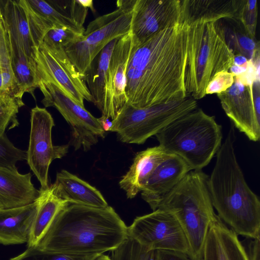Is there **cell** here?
Listing matches in <instances>:
<instances>
[{"label":"cell","mask_w":260,"mask_h":260,"mask_svg":"<svg viewBox=\"0 0 260 260\" xmlns=\"http://www.w3.org/2000/svg\"><path fill=\"white\" fill-rule=\"evenodd\" d=\"M189 26L179 23L134 45L126 71L127 103L143 108L186 96L184 86Z\"/></svg>","instance_id":"cell-1"},{"label":"cell","mask_w":260,"mask_h":260,"mask_svg":"<svg viewBox=\"0 0 260 260\" xmlns=\"http://www.w3.org/2000/svg\"><path fill=\"white\" fill-rule=\"evenodd\" d=\"M127 237V226L111 206L68 203L35 246L53 253L99 255L115 249Z\"/></svg>","instance_id":"cell-2"},{"label":"cell","mask_w":260,"mask_h":260,"mask_svg":"<svg viewBox=\"0 0 260 260\" xmlns=\"http://www.w3.org/2000/svg\"><path fill=\"white\" fill-rule=\"evenodd\" d=\"M232 124L216 154L208 177V186L217 215L237 235L260 237V201L247 184L238 162L234 147L236 134Z\"/></svg>","instance_id":"cell-3"},{"label":"cell","mask_w":260,"mask_h":260,"mask_svg":"<svg viewBox=\"0 0 260 260\" xmlns=\"http://www.w3.org/2000/svg\"><path fill=\"white\" fill-rule=\"evenodd\" d=\"M208 177L202 170L189 171L158 206L172 213L179 221L192 260H202L209 230L217 216L209 189Z\"/></svg>","instance_id":"cell-4"},{"label":"cell","mask_w":260,"mask_h":260,"mask_svg":"<svg viewBox=\"0 0 260 260\" xmlns=\"http://www.w3.org/2000/svg\"><path fill=\"white\" fill-rule=\"evenodd\" d=\"M234 56L219 20L190 25L184 72L186 95L196 101L204 98L209 83L218 73L229 72Z\"/></svg>","instance_id":"cell-5"},{"label":"cell","mask_w":260,"mask_h":260,"mask_svg":"<svg viewBox=\"0 0 260 260\" xmlns=\"http://www.w3.org/2000/svg\"><path fill=\"white\" fill-rule=\"evenodd\" d=\"M221 126L199 107L177 118L156 135L159 145L180 157L190 170H202L216 154Z\"/></svg>","instance_id":"cell-6"},{"label":"cell","mask_w":260,"mask_h":260,"mask_svg":"<svg viewBox=\"0 0 260 260\" xmlns=\"http://www.w3.org/2000/svg\"><path fill=\"white\" fill-rule=\"evenodd\" d=\"M198 107L197 101L189 95L143 108L126 103L112 120L110 132H115L122 142L142 144L171 122Z\"/></svg>","instance_id":"cell-7"},{"label":"cell","mask_w":260,"mask_h":260,"mask_svg":"<svg viewBox=\"0 0 260 260\" xmlns=\"http://www.w3.org/2000/svg\"><path fill=\"white\" fill-rule=\"evenodd\" d=\"M135 2L136 0L117 1L116 10L91 21L81 38L64 48L84 80L85 73L96 55L109 43L131 31Z\"/></svg>","instance_id":"cell-8"},{"label":"cell","mask_w":260,"mask_h":260,"mask_svg":"<svg viewBox=\"0 0 260 260\" xmlns=\"http://www.w3.org/2000/svg\"><path fill=\"white\" fill-rule=\"evenodd\" d=\"M38 88L44 96L41 103L45 107L56 108L71 128V142L76 150L85 151L96 144L105 132L98 118L71 99L59 86L51 82L40 81Z\"/></svg>","instance_id":"cell-9"},{"label":"cell","mask_w":260,"mask_h":260,"mask_svg":"<svg viewBox=\"0 0 260 260\" xmlns=\"http://www.w3.org/2000/svg\"><path fill=\"white\" fill-rule=\"evenodd\" d=\"M128 235L150 250L180 252L189 257L188 243L176 218L158 208L152 213L136 217L127 227Z\"/></svg>","instance_id":"cell-10"},{"label":"cell","mask_w":260,"mask_h":260,"mask_svg":"<svg viewBox=\"0 0 260 260\" xmlns=\"http://www.w3.org/2000/svg\"><path fill=\"white\" fill-rule=\"evenodd\" d=\"M30 121L26 160L40 183V190H44L49 187L48 171L51 162L66 155L69 146L53 145L51 132L55 124L51 115L45 108L36 106L31 109Z\"/></svg>","instance_id":"cell-11"},{"label":"cell","mask_w":260,"mask_h":260,"mask_svg":"<svg viewBox=\"0 0 260 260\" xmlns=\"http://www.w3.org/2000/svg\"><path fill=\"white\" fill-rule=\"evenodd\" d=\"M35 62L39 82L43 81L55 83L82 107H84V100L93 102L84 80L64 48H49L41 44L36 52Z\"/></svg>","instance_id":"cell-12"},{"label":"cell","mask_w":260,"mask_h":260,"mask_svg":"<svg viewBox=\"0 0 260 260\" xmlns=\"http://www.w3.org/2000/svg\"><path fill=\"white\" fill-rule=\"evenodd\" d=\"M180 0H136L131 27L133 44H141L180 23Z\"/></svg>","instance_id":"cell-13"},{"label":"cell","mask_w":260,"mask_h":260,"mask_svg":"<svg viewBox=\"0 0 260 260\" xmlns=\"http://www.w3.org/2000/svg\"><path fill=\"white\" fill-rule=\"evenodd\" d=\"M254 81L241 76H235L232 85L217 95L234 126L250 141L256 142L260 138V123L256 119L254 109Z\"/></svg>","instance_id":"cell-14"},{"label":"cell","mask_w":260,"mask_h":260,"mask_svg":"<svg viewBox=\"0 0 260 260\" xmlns=\"http://www.w3.org/2000/svg\"><path fill=\"white\" fill-rule=\"evenodd\" d=\"M109 43L94 58L84 74V80L94 105L102 116L114 120L112 97L109 79V64L118 39Z\"/></svg>","instance_id":"cell-15"},{"label":"cell","mask_w":260,"mask_h":260,"mask_svg":"<svg viewBox=\"0 0 260 260\" xmlns=\"http://www.w3.org/2000/svg\"><path fill=\"white\" fill-rule=\"evenodd\" d=\"M190 171L180 157L169 153L146 181L141 191L143 199L153 211L156 210L163 198Z\"/></svg>","instance_id":"cell-16"},{"label":"cell","mask_w":260,"mask_h":260,"mask_svg":"<svg viewBox=\"0 0 260 260\" xmlns=\"http://www.w3.org/2000/svg\"><path fill=\"white\" fill-rule=\"evenodd\" d=\"M202 260H250L238 235L217 215L210 225Z\"/></svg>","instance_id":"cell-17"},{"label":"cell","mask_w":260,"mask_h":260,"mask_svg":"<svg viewBox=\"0 0 260 260\" xmlns=\"http://www.w3.org/2000/svg\"><path fill=\"white\" fill-rule=\"evenodd\" d=\"M30 173L24 174L0 167V209L22 207L34 203L41 191L31 182Z\"/></svg>","instance_id":"cell-18"},{"label":"cell","mask_w":260,"mask_h":260,"mask_svg":"<svg viewBox=\"0 0 260 260\" xmlns=\"http://www.w3.org/2000/svg\"><path fill=\"white\" fill-rule=\"evenodd\" d=\"M49 187L54 195L70 203L96 208L109 206L96 188L65 170L57 173L55 181Z\"/></svg>","instance_id":"cell-19"},{"label":"cell","mask_w":260,"mask_h":260,"mask_svg":"<svg viewBox=\"0 0 260 260\" xmlns=\"http://www.w3.org/2000/svg\"><path fill=\"white\" fill-rule=\"evenodd\" d=\"M243 0H180V23L188 26L198 22L236 18Z\"/></svg>","instance_id":"cell-20"},{"label":"cell","mask_w":260,"mask_h":260,"mask_svg":"<svg viewBox=\"0 0 260 260\" xmlns=\"http://www.w3.org/2000/svg\"><path fill=\"white\" fill-rule=\"evenodd\" d=\"M132 47V35L130 31L118 39L109 61V84L115 118L127 103L125 92L126 71Z\"/></svg>","instance_id":"cell-21"},{"label":"cell","mask_w":260,"mask_h":260,"mask_svg":"<svg viewBox=\"0 0 260 260\" xmlns=\"http://www.w3.org/2000/svg\"><path fill=\"white\" fill-rule=\"evenodd\" d=\"M38 207L37 199L28 205L0 209V243L6 245L27 243Z\"/></svg>","instance_id":"cell-22"},{"label":"cell","mask_w":260,"mask_h":260,"mask_svg":"<svg viewBox=\"0 0 260 260\" xmlns=\"http://www.w3.org/2000/svg\"><path fill=\"white\" fill-rule=\"evenodd\" d=\"M168 154L159 145L137 154L128 171L119 183L128 199L134 198L142 191L149 176Z\"/></svg>","instance_id":"cell-23"},{"label":"cell","mask_w":260,"mask_h":260,"mask_svg":"<svg viewBox=\"0 0 260 260\" xmlns=\"http://www.w3.org/2000/svg\"><path fill=\"white\" fill-rule=\"evenodd\" d=\"M0 11L9 36L21 48L36 69L35 47L24 12L18 1L0 0Z\"/></svg>","instance_id":"cell-24"},{"label":"cell","mask_w":260,"mask_h":260,"mask_svg":"<svg viewBox=\"0 0 260 260\" xmlns=\"http://www.w3.org/2000/svg\"><path fill=\"white\" fill-rule=\"evenodd\" d=\"M22 92L14 75L10 52L9 38L0 11V99L7 103L24 105Z\"/></svg>","instance_id":"cell-25"},{"label":"cell","mask_w":260,"mask_h":260,"mask_svg":"<svg viewBox=\"0 0 260 260\" xmlns=\"http://www.w3.org/2000/svg\"><path fill=\"white\" fill-rule=\"evenodd\" d=\"M219 21L223 29L225 41L234 55L244 56L255 67L259 66V43L256 38L247 32L238 19L224 18Z\"/></svg>","instance_id":"cell-26"},{"label":"cell","mask_w":260,"mask_h":260,"mask_svg":"<svg viewBox=\"0 0 260 260\" xmlns=\"http://www.w3.org/2000/svg\"><path fill=\"white\" fill-rule=\"evenodd\" d=\"M38 207L34 220L27 247L36 246L57 213L68 202L53 194L50 187L40 190Z\"/></svg>","instance_id":"cell-27"},{"label":"cell","mask_w":260,"mask_h":260,"mask_svg":"<svg viewBox=\"0 0 260 260\" xmlns=\"http://www.w3.org/2000/svg\"><path fill=\"white\" fill-rule=\"evenodd\" d=\"M25 14L35 47L42 43L46 32L55 27L50 16L49 4L43 0H19Z\"/></svg>","instance_id":"cell-28"},{"label":"cell","mask_w":260,"mask_h":260,"mask_svg":"<svg viewBox=\"0 0 260 260\" xmlns=\"http://www.w3.org/2000/svg\"><path fill=\"white\" fill-rule=\"evenodd\" d=\"M9 38L11 64L17 83L23 94L29 93L35 99L34 91L39 86L35 67L16 43Z\"/></svg>","instance_id":"cell-29"},{"label":"cell","mask_w":260,"mask_h":260,"mask_svg":"<svg viewBox=\"0 0 260 260\" xmlns=\"http://www.w3.org/2000/svg\"><path fill=\"white\" fill-rule=\"evenodd\" d=\"M111 252V260H155V251L149 250L128 235Z\"/></svg>","instance_id":"cell-30"},{"label":"cell","mask_w":260,"mask_h":260,"mask_svg":"<svg viewBox=\"0 0 260 260\" xmlns=\"http://www.w3.org/2000/svg\"><path fill=\"white\" fill-rule=\"evenodd\" d=\"M82 35L67 27H54L46 32L41 44L49 48H64L78 41Z\"/></svg>","instance_id":"cell-31"},{"label":"cell","mask_w":260,"mask_h":260,"mask_svg":"<svg viewBox=\"0 0 260 260\" xmlns=\"http://www.w3.org/2000/svg\"><path fill=\"white\" fill-rule=\"evenodd\" d=\"M100 255V254H99ZM98 254L72 255L42 250L36 246L28 247L20 254L10 260H93Z\"/></svg>","instance_id":"cell-32"},{"label":"cell","mask_w":260,"mask_h":260,"mask_svg":"<svg viewBox=\"0 0 260 260\" xmlns=\"http://www.w3.org/2000/svg\"><path fill=\"white\" fill-rule=\"evenodd\" d=\"M26 151L16 147L6 134L0 136V167L17 169L19 161L26 160Z\"/></svg>","instance_id":"cell-33"},{"label":"cell","mask_w":260,"mask_h":260,"mask_svg":"<svg viewBox=\"0 0 260 260\" xmlns=\"http://www.w3.org/2000/svg\"><path fill=\"white\" fill-rule=\"evenodd\" d=\"M257 5V0H243L236 18L241 22L247 32L253 38H255Z\"/></svg>","instance_id":"cell-34"},{"label":"cell","mask_w":260,"mask_h":260,"mask_svg":"<svg viewBox=\"0 0 260 260\" xmlns=\"http://www.w3.org/2000/svg\"><path fill=\"white\" fill-rule=\"evenodd\" d=\"M20 108L16 103H7L0 99V136L5 134V130L10 124L9 129L19 125L17 115Z\"/></svg>","instance_id":"cell-35"},{"label":"cell","mask_w":260,"mask_h":260,"mask_svg":"<svg viewBox=\"0 0 260 260\" xmlns=\"http://www.w3.org/2000/svg\"><path fill=\"white\" fill-rule=\"evenodd\" d=\"M234 82V76L230 72H220L209 83L206 90V95L223 92L229 88Z\"/></svg>","instance_id":"cell-36"},{"label":"cell","mask_w":260,"mask_h":260,"mask_svg":"<svg viewBox=\"0 0 260 260\" xmlns=\"http://www.w3.org/2000/svg\"><path fill=\"white\" fill-rule=\"evenodd\" d=\"M155 260H192L186 254L176 251L158 250L155 251Z\"/></svg>","instance_id":"cell-37"},{"label":"cell","mask_w":260,"mask_h":260,"mask_svg":"<svg viewBox=\"0 0 260 260\" xmlns=\"http://www.w3.org/2000/svg\"><path fill=\"white\" fill-rule=\"evenodd\" d=\"M260 237L251 239L245 248L250 260H259Z\"/></svg>","instance_id":"cell-38"},{"label":"cell","mask_w":260,"mask_h":260,"mask_svg":"<svg viewBox=\"0 0 260 260\" xmlns=\"http://www.w3.org/2000/svg\"><path fill=\"white\" fill-rule=\"evenodd\" d=\"M98 119L103 130L105 132H110L112 126V120L110 118L103 116L98 118Z\"/></svg>","instance_id":"cell-39"},{"label":"cell","mask_w":260,"mask_h":260,"mask_svg":"<svg viewBox=\"0 0 260 260\" xmlns=\"http://www.w3.org/2000/svg\"><path fill=\"white\" fill-rule=\"evenodd\" d=\"M252 62L249 61L245 57L241 55H236L234 56L233 64L237 66L247 67Z\"/></svg>","instance_id":"cell-40"},{"label":"cell","mask_w":260,"mask_h":260,"mask_svg":"<svg viewBox=\"0 0 260 260\" xmlns=\"http://www.w3.org/2000/svg\"><path fill=\"white\" fill-rule=\"evenodd\" d=\"M247 67H241L233 65L229 70L230 73L234 76H239L245 74L247 70Z\"/></svg>","instance_id":"cell-41"},{"label":"cell","mask_w":260,"mask_h":260,"mask_svg":"<svg viewBox=\"0 0 260 260\" xmlns=\"http://www.w3.org/2000/svg\"><path fill=\"white\" fill-rule=\"evenodd\" d=\"M93 260H111V258L103 254L98 255Z\"/></svg>","instance_id":"cell-42"}]
</instances>
